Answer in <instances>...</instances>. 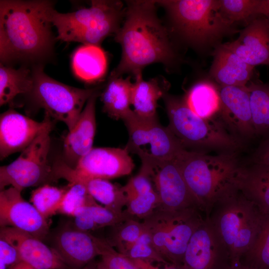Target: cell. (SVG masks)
<instances>
[{"instance_id": "6da1fadb", "label": "cell", "mask_w": 269, "mask_h": 269, "mask_svg": "<svg viewBox=\"0 0 269 269\" xmlns=\"http://www.w3.org/2000/svg\"><path fill=\"white\" fill-rule=\"evenodd\" d=\"M125 20L115 34L122 47V57L110 76H134L146 66L160 63L171 67L177 57L167 30L158 18L156 0H129Z\"/></svg>"}, {"instance_id": "7a4b0ae2", "label": "cell", "mask_w": 269, "mask_h": 269, "mask_svg": "<svg viewBox=\"0 0 269 269\" xmlns=\"http://www.w3.org/2000/svg\"><path fill=\"white\" fill-rule=\"evenodd\" d=\"M53 8L48 0H0V63L34 62L51 54Z\"/></svg>"}, {"instance_id": "3957f363", "label": "cell", "mask_w": 269, "mask_h": 269, "mask_svg": "<svg viewBox=\"0 0 269 269\" xmlns=\"http://www.w3.org/2000/svg\"><path fill=\"white\" fill-rule=\"evenodd\" d=\"M175 159L206 218L219 201L239 188L242 167L234 153L212 155L185 149Z\"/></svg>"}, {"instance_id": "277c9868", "label": "cell", "mask_w": 269, "mask_h": 269, "mask_svg": "<svg viewBox=\"0 0 269 269\" xmlns=\"http://www.w3.org/2000/svg\"><path fill=\"white\" fill-rule=\"evenodd\" d=\"M265 218L239 188L219 201L207 219L224 247L229 264L241 260L253 245Z\"/></svg>"}, {"instance_id": "5b68a950", "label": "cell", "mask_w": 269, "mask_h": 269, "mask_svg": "<svg viewBox=\"0 0 269 269\" xmlns=\"http://www.w3.org/2000/svg\"><path fill=\"white\" fill-rule=\"evenodd\" d=\"M126 9L119 0L91 1L89 7L68 13L53 8L50 20L57 31L56 39L99 45L107 37L121 28Z\"/></svg>"}, {"instance_id": "8992f818", "label": "cell", "mask_w": 269, "mask_h": 269, "mask_svg": "<svg viewBox=\"0 0 269 269\" xmlns=\"http://www.w3.org/2000/svg\"><path fill=\"white\" fill-rule=\"evenodd\" d=\"M168 13L176 31L196 47L212 44L236 32L233 24L223 16L219 0H156Z\"/></svg>"}, {"instance_id": "52a82bcc", "label": "cell", "mask_w": 269, "mask_h": 269, "mask_svg": "<svg viewBox=\"0 0 269 269\" xmlns=\"http://www.w3.org/2000/svg\"><path fill=\"white\" fill-rule=\"evenodd\" d=\"M169 120L167 128L185 148L234 150L241 143L218 119H205L195 114L184 97L166 93L162 97Z\"/></svg>"}, {"instance_id": "ba28073f", "label": "cell", "mask_w": 269, "mask_h": 269, "mask_svg": "<svg viewBox=\"0 0 269 269\" xmlns=\"http://www.w3.org/2000/svg\"><path fill=\"white\" fill-rule=\"evenodd\" d=\"M201 212L198 208L170 212L157 208L143 219L153 247L165 261L183 264L189 241L206 218Z\"/></svg>"}, {"instance_id": "9c48e42d", "label": "cell", "mask_w": 269, "mask_h": 269, "mask_svg": "<svg viewBox=\"0 0 269 269\" xmlns=\"http://www.w3.org/2000/svg\"><path fill=\"white\" fill-rule=\"evenodd\" d=\"M33 88L29 94L38 107L51 118L64 123L69 132L75 126L83 106L98 88L84 89L68 86L46 75L42 66L32 70Z\"/></svg>"}, {"instance_id": "30bf717a", "label": "cell", "mask_w": 269, "mask_h": 269, "mask_svg": "<svg viewBox=\"0 0 269 269\" xmlns=\"http://www.w3.org/2000/svg\"><path fill=\"white\" fill-rule=\"evenodd\" d=\"M53 126L54 123L47 127L15 160L0 166V190L10 186L22 192L26 188L56 180L48 160Z\"/></svg>"}, {"instance_id": "8fae6325", "label": "cell", "mask_w": 269, "mask_h": 269, "mask_svg": "<svg viewBox=\"0 0 269 269\" xmlns=\"http://www.w3.org/2000/svg\"><path fill=\"white\" fill-rule=\"evenodd\" d=\"M123 121L129 138L125 148L137 154L141 163L150 166L175 158L186 149L167 127L158 120H145L134 113Z\"/></svg>"}, {"instance_id": "7c38bea8", "label": "cell", "mask_w": 269, "mask_h": 269, "mask_svg": "<svg viewBox=\"0 0 269 269\" xmlns=\"http://www.w3.org/2000/svg\"><path fill=\"white\" fill-rule=\"evenodd\" d=\"M21 192L10 186L0 191V225L10 227L43 241L49 234V223Z\"/></svg>"}, {"instance_id": "4fadbf2b", "label": "cell", "mask_w": 269, "mask_h": 269, "mask_svg": "<svg viewBox=\"0 0 269 269\" xmlns=\"http://www.w3.org/2000/svg\"><path fill=\"white\" fill-rule=\"evenodd\" d=\"M151 176L160 201L157 208L170 212L199 209L175 158L154 165L151 167Z\"/></svg>"}, {"instance_id": "5bb4252c", "label": "cell", "mask_w": 269, "mask_h": 269, "mask_svg": "<svg viewBox=\"0 0 269 269\" xmlns=\"http://www.w3.org/2000/svg\"><path fill=\"white\" fill-rule=\"evenodd\" d=\"M53 121L46 113L41 122H37L16 111L9 109L0 116V158L21 152Z\"/></svg>"}, {"instance_id": "9a60e30c", "label": "cell", "mask_w": 269, "mask_h": 269, "mask_svg": "<svg viewBox=\"0 0 269 269\" xmlns=\"http://www.w3.org/2000/svg\"><path fill=\"white\" fill-rule=\"evenodd\" d=\"M134 167V161L125 148L93 147L75 168H69L79 176L110 180L130 174Z\"/></svg>"}, {"instance_id": "2e32d148", "label": "cell", "mask_w": 269, "mask_h": 269, "mask_svg": "<svg viewBox=\"0 0 269 269\" xmlns=\"http://www.w3.org/2000/svg\"><path fill=\"white\" fill-rule=\"evenodd\" d=\"M219 91L221 104L217 116L225 128L237 137L256 135L247 86H220Z\"/></svg>"}, {"instance_id": "e0dca14e", "label": "cell", "mask_w": 269, "mask_h": 269, "mask_svg": "<svg viewBox=\"0 0 269 269\" xmlns=\"http://www.w3.org/2000/svg\"><path fill=\"white\" fill-rule=\"evenodd\" d=\"M52 243L51 248L69 269L82 268L99 256L94 236L75 228L70 222L56 231Z\"/></svg>"}, {"instance_id": "ac0fdd59", "label": "cell", "mask_w": 269, "mask_h": 269, "mask_svg": "<svg viewBox=\"0 0 269 269\" xmlns=\"http://www.w3.org/2000/svg\"><path fill=\"white\" fill-rule=\"evenodd\" d=\"M223 45L249 65H269V23L259 15L249 22L237 39Z\"/></svg>"}, {"instance_id": "d6986e66", "label": "cell", "mask_w": 269, "mask_h": 269, "mask_svg": "<svg viewBox=\"0 0 269 269\" xmlns=\"http://www.w3.org/2000/svg\"><path fill=\"white\" fill-rule=\"evenodd\" d=\"M99 90L88 100L72 130L64 141V162L75 168L80 160L93 147L96 130L95 104Z\"/></svg>"}, {"instance_id": "ffe728a7", "label": "cell", "mask_w": 269, "mask_h": 269, "mask_svg": "<svg viewBox=\"0 0 269 269\" xmlns=\"http://www.w3.org/2000/svg\"><path fill=\"white\" fill-rule=\"evenodd\" d=\"M0 237L16 248L22 262L35 269H69L51 247L27 233L13 227H1Z\"/></svg>"}, {"instance_id": "44dd1931", "label": "cell", "mask_w": 269, "mask_h": 269, "mask_svg": "<svg viewBox=\"0 0 269 269\" xmlns=\"http://www.w3.org/2000/svg\"><path fill=\"white\" fill-rule=\"evenodd\" d=\"M56 179L63 178L69 183L83 184L89 194L104 207L118 213H123L126 206L127 197L122 186L101 178H88L75 174L62 160L56 162L53 166Z\"/></svg>"}, {"instance_id": "7402d4cb", "label": "cell", "mask_w": 269, "mask_h": 269, "mask_svg": "<svg viewBox=\"0 0 269 269\" xmlns=\"http://www.w3.org/2000/svg\"><path fill=\"white\" fill-rule=\"evenodd\" d=\"M221 253L227 254L209 220L205 218L189 241L183 264L188 269H214Z\"/></svg>"}, {"instance_id": "603a6c76", "label": "cell", "mask_w": 269, "mask_h": 269, "mask_svg": "<svg viewBox=\"0 0 269 269\" xmlns=\"http://www.w3.org/2000/svg\"><path fill=\"white\" fill-rule=\"evenodd\" d=\"M213 55L209 74L220 86L245 87L251 81L255 67L236 53L222 44L216 48Z\"/></svg>"}, {"instance_id": "cb8c5ba5", "label": "cell", "mask_w": 269, "mask_h": 269, "mask_svg": "<svg viewBox=\"0 0 269 269\" xmlns=\"http://www.w3.org/2000/svg\"><path fill=\"white\" fill-rule=\"evenodd\" d=\"M132 90V105L139 118L145 120H158L157 102L167 93L169 83L164 78L155 77L148 81L143 79L142 72L134 75Z\"/></svg>"}, {"instance_id": "d4e9b609", "label": "cell", "mask_w": 269, "mask_h": 269, "mask_svg": "<svg viewBox=\"0 0 269 269\" xmlns=\"http://www.w3.org/2000/svg\"><path fill=\"white\" fill-rule=\"evenodd\" d=\"M133 83L131 77H110L105 88L101 94L103 111L110 118L123 121L132 115V90Z\"/></svg>"}, {"instance_id": "484cf974", "label": "cell", "mask_w": 269, "mask_h": 269, "mask_svg": "<svg viewBox=\"0 0 269 269\" xmlns=\"http://www.w3.org/2000/svg\"><path fill=\"white\" fill-rule=\"evenodd\" d=\"M239 188L251 199L265 216L269 215V164L254 163L242 167Z\"/></svg>"}, {"instance_id": "4316f807", "label": "cell", "mask_w": 269, "mask_h": 269, "mask_svg": "<svg viewBox=\"0 0 269 269\" xmlns=\"http://www.w3.org/2000/svg\"><path fill=\"white\" fill-rule=\"evenodd\" d=\"M72 67L79 79L86 82H94L103 77L106 72V53L99 45L84 44L75 51Z\"/></svg>"}, {"instance_id": "83f0119b", "label": "cell", "mask_w": 269, "mask_h": 269, "mask_svg": "<svg viewBox=\"0 0 269 269\" xmlns=\"http://www.w3.org/2000/svg\"><path fill=\"white\" fill-rule=\"evenodd\" d=\"M190 109L197 115L205 119L216 118L220 108L219 88L208 81L195 84L184 97Z\"/></svg>"}, {"instance_id": "f1b7e54d", "label": "cell", "mask_w": 269, "mask_h": 269, "mask_svg": "<svg viewBox=\"0 0 269 269\" xmlns=\"http://www.w3.org/2000/svg\"><path fill=\"white\" fill-rule=\"evenodd\" d=\"M33 81L32 71L25 66L18 69L0 64V105L11 104L19 94H30Z\"/></svg>"}, {"instance_id": "f546056e", "label": "cell", "mask_w": 269, "mask_h": 269, "mask_svg": "<svg viewBox=\"0 0 269 269\" xmlns=\"http://www.w3.org/2000/svg\"><path fill=\"white\" fill-rule=\"evenodd\" d=\"M256 134H269V84L251 81L247 85Z\"/></svg>"}, {"instance_id": "4dcf8cb0", "label": "cell", "mask_w": 269, "mask_h": 269, "mask_svg": "<svg viewBox=\"0 0 269 269\" xmlns=\"http://www.w3.org/2000/svg\"><path fill=\"white\" fill-rule=\"evenodd\" d=\"M70 187H58L48 184L40 186L32 191L30 201L39 213L48 219L58 213L63 199Z\"/></svg>"}, {"instance_id": "1f68e13d", "label": "cell", "mask_w": 269, "mask_h": 269, "mask_svg": "<svg viewBox=\"0 0 269 269\" xmlns=\"http://www.w3.org/2000/svg\"><path fill=\"white\" fill-rule=\"evenodd\" d=\"M111 239L107 241L122 254L138 239L145 229L142 223L134 218L129 219L114 226Z\"/></svg>"}, {"instance_id": "d6a6232c", "label": "cell", "mask_w": 269, "mask_h": 269, "mask_svg": "<svg viewBox=\"0 0 269 269\" xmlns=\"http://www.w3.org/2000/svg\"><path fill=\"white\" fill-rule=\"evenodd\" d=\"M244 257L246 265L256 269H269V215L265 216L253 245Z\"/></svg>"}, {"instance_id": "836d02e7", "label": "cell", "mask_w": 269, "mask_h": 269, "mask_svg": "<svg viewBox=\"0 0 269 269\" xmlns=\"http://www.w3.org/2000/svg\"><path fill=\"white\" fill-rule=\"evenodd\" d=\"M261 0H219L220 9L224 18L235 22L251 21L259 16Z\"/></svg>"}, {"instance_id": "e575fe53", "label": "cell", "mask_w": 269, "mask_h": 269, "mask_svg": "<svg viewBox=\"0 0 269 269\" xmlns=\"http://www.w3.org/2000/svg\"><path fill=\"white\" fill-rule=\"evenodd\" d=\"M70 184V187L63 199L58 213L73 218L95 200L83 184L78 183Z\"/></svg>"}, {"instance_id": "d590c367", "label": "cell", "mask_w": 269, "mask_h": 269, "mask_svg": "<svg viewBox=\"0 0 269 269\" xmlns=\"http://www.w3.org/2000/svg\"><path fill=\"white\" fill-rule=\"evenodd\" d=\"M94 240L101 258L98 263L101 269H138L133 261L115 250L107 240L95 236Z\"/></svg>"}, {"instance_id": "8d00e7d4", "label": "cell", "mask_w": 269, "mask_h": 269, "mask_svg": "<svg viewBox=\"0 0 269 269\" xmlns=\"http://www.w3.org/2000/svg\"><path fill=\"white\" fill-rule=\"evenodd\" d=\"M160 204L155 190L139 194L127 199L124 211L131 218L145 219L157 208Z\"/></svg>"}, {"instance_id": "74e56055", "label": "cell", "mask_w": 269, "mask_h": 269, "mask_svg": "<svg viewBox=\"0 0 269 269\" xmlns=\"http://www.w3.org/2000/svg\"><path fill=\"white\" fill-rule=\"evenodd\" d=\"M85 208L96 229L107 226L113 227L123 221L132 218L124 211L123 213L115 212L98 204L95 200L87 205Z\"/></svg>"}, {"instance_id": "f35d334b", "label": "cell", "mask_w": 269, "mask_h": 269, "mask_svg": "<svg viewBox=\"0 0 269 269\" xmlns=\"http://www.w3.org/2000/svg\"><path fill=\"white\" fill-rule=\"evenodd\" d=\"M123 189L127 199L136 195L155 190L149 166L141 164L139 172L132 177Z\"/></svg>"}, {"instance_id": "ab89813d", "label": "cell", "mask_w": 269, "mask_h": 269, "mask_svg": "<svg viewBox=\"0 0 269 269\" xmlns=\"http://www.w3.org/2000/svg\"><path fill=\"white\" fill-rule=\"evenodd\" d=\"M124 255L132 261L138 260L151 264L157 263L163 265L171 263L165 261L152 245L135 243L128 249Z\"/></svg>"}, {"instance_id": "60d3db41", "label": "cell", "mask_w": 269, "mask_h": 269, "mask_svg": "<svg viewBox=\"0 0 269 269\" xmlns=\"http://www.w3.org/2000/svg\"><path fill=\"white\" fill-rule=\"evenodd\" d=\"M0 262L9 267L22 262L16 248L9 241L0 237Z\"/></svg>"}, {"instance_id": "b9f144b4", "label": "cell", "mask_w": 269, "mask_h": 269, "mask_svg": "<svg viewBox=\"0 0 269 269\" xmlns=\"http://www.w3.org/2000/svg\"><path fill=\"white\" fill-rule=\"evenodd\" d=\"M138 269H161L159 267L155 266L153 264L146 262L142 260L133 261ZM162 269H188L183 264H177L174 263H168L164 265Z\"/></svg>"}, {"instance_id": "7bdbcfd3", "label": "cell", "mask_w": 269, "mask_h": 269, "mask_svg": "<svg viewBox=\"0 0 269 269\" xmlns=\"http://www.w3.org/2000/svg\"><path fill=\"white\" fill-rule=\"evenodd\" d=\"M254 163L269 164V140L263 143L257 150Z\"/></svg>"}, {"instance_id": "ee69618b", "label": "cell", "mask_w": 269, "mask_h": 269, "mask_svg": "<svg viewBox=\"0 0 269 269\" xmlns=\"http://www.w3.org/2000/svg\"><path fill=\"white\" fill-rule=\"evenodd\" d=\"M259 13L264 16L269 23V0H261Z\"/></svg>"}, {"instance_id": "f6af8a7d", "label": "cell", "mask_w": 269, "mask_h": 269, "mask_svg": "<svg viewBox=\"0 0 269 269\" xmlns=\"http://www.w3.org/2000/svg\"><path fill=\"white\" fill-rule=\"evenodd\" d=\"M225 269H256L252 267H251L248 265H246L242 262L235 264H229V266L225 268Z\"/></svg>"}, {"instance_id": "bcb514c9", "label": "cell", "mask_w": 269, "mask_h": 269, "mask_svg": "<svg viewBox=\"0 0 269 269\" xmlns=\"http://www.w3.org/2000/svg\"><path fill=\"white\" fill-rule=\"evenodd\" d=\"M8 269H35L33 268L31 266L29 265L28 264H26V263L22 261L18 263V264L16 265H14L9 267Z\"/></svg>"}, {"instance_id": "7dc6e473", "label": "cell", "mask_w": 269, "mask_h": 269, "mask_svg": "<svg viewBox=\"0 0 269 269\" xmlns=\"http://www.w3.org/2000/svg\"><path fill=\"white\" fill-rule=\"evenodd\" d=\"M96 265H93L92 264V263H91L89 264H88V265L86 266L85 267L82 268V269H96Z\"/></svg>"}, {"instance_id": "c3c4849f", "label": "cell", "mask_w": 269, "mask_h": 269, "mask_svg": "<svg viewBox=\"0 0 269 269\" xmlns=\"http://www.w3.org/2000/svg\"><path fill=\"white\" fill-rule=\"evenodd\" d=\"M96 269H101V267H100V266L98 264H97V265H96Z\"/></svg>"}, {"instance_id": "681fc988", "label": "cell", "mask_w": 269, "mask_h": 269, "mask_svg": "<svg viewBox=\"0 0 269 269\" xmlns=\"http://www.w3.org/2000/svg\"><path fill=\"white\" fill-rule=\"evenodd\" d=\"M82 269V268H81V269Z\"/></svg>"}]
</instances>
